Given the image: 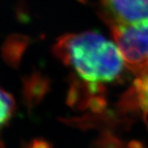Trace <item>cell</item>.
Listing matches in <instances>:
<instances>
[{"label": "cell", "mask_w": 148, "mask_h": 148, "mask_svg": "<svg viewBox=\"0 0 148 148\" xmlns=\"http://www.w3.org/2000/svg\"><path fill=\"white\" fill-rule=\"evenodd\" d=\"M27 41V37L20 35H12L6 40L2 47V57L8 66L14 69L19 66Z\"/></svg>", "instance_id": "cell-7"}, {"label": "cell", "mask_w": 148, "mask_h": 148, "mask_svg": "<svg viewBox=\"0 0 148 148\" xmlns=\"http://www.w3.org/2000/svg\"><path fill=\"white\" fill-rule=\"evenodd\" d=\"M21 96L24 106L31 113L45 99L49 90L50 82L46 77L39 73L33 72L21 79Z\"/></svg>", "instance_id": "cell-5"}, {"label": "cell", "mask_w": 148, "mask_h": 148, "mask_svg": "<svg viewBox=\"0 0 148 148\" xmlns=\"http://www.w3.org/2000/svg\"><path fill=\"white\" fill-rule=\"evenodd\" d=\"M126 148H145L143 144L140 141L132 140L126 145Z\"/></svg>", "instance_id": "cell-14"}, {"label": "cell", "mask_w": 148, "mask_h": 148, "mask_svg": "<svg viewBox=\"0 0 148 148\" xmlns=\"http://www.w3.org/2000/svg\"><path fill=\"white\" fill-rule=\"evenodd\" d=\"M53 52L88 83L113 82L126 68L116 43L96 32L65 35L58 39Z\"/></svg>", "instance_id": "cell-1"}, {"label": "cell", "mask_w": 148, "mask_h": 148, "mask_svg": "<svg viewBox=\"0 0 148 148\" xmlns=\"http://www.w3.org/2000/svg\"><path fill=\"white\" fill-rule=\"evenodd\" d=\"M21 148H53V144L45 138H33L30 142L24 143Z\"/></svg>", "instance_id": "cell-13"}, {"label": "cell", "mask_w": 148, "mask_h": 148, "mask_svg": "<svg viewBox=\"0 0 148 148\" xmlns=\"http://www.w3.org/2000/svg\"><path fill=\"white\" fill-rule=\"evenodd\" d=\"M59 121L69 127L78 128L82 131L99 129L112 132L127 131L132 124V118L122 116L117 112L106 111L102 114L86 113L78 117L59 118Z\"/></svg>", "instance_id": "cell-4"}, {"label": "cell", "mask_w": 148, "mask_h": 148, "mask_svg": "<svg viewBox=\"0 0 148 148\" xmlns=\"http://www.w3.org/2000/svg\"><path fill=\"white\" fill-rule=\"evenodd\" d=\"M90 148H126V144L114 132L106 130L101 131L92 142Z\"/></svg>", "instance_id": "cell-10"}, {"label": "cell", "mask_w": 148, "mask_h": 148, "mask_svg": "<svg viewBox=\"0 0 148 148\" xmlns=\"http://www.w3.org/2000/svg\"><path fill=\"white\" fill-rule=\"evenodd\" d=\"M143 120L145 122V124L147 125V127L148 129V109H146L143 110Z\"/></svg>", "instance_id": "cell-15"}, {"label": "cell", "mask_w": 148, "mask_h": 148, "mask_svg": "<svg viewBox=\"0 0 148 148\" xmlns=\"http://www.w3.org/2000/svg\"><path fill=\"white\" fill-rule=\"evenodd\" d=\"M16 113V102L14 97L0 86V135L13 118ZM0 148L3 144L0 138Z\"/></svg>", "instance_id": "cell-9"}, {"label": "cell", "mask_w": 148, "mask_h": 148, "mask_svg": "<svg viewBox=\"0 0 148 148\" xmlns=\"http://www.w3.org/2000/svg\"><path fill=\"white\" fill-rule=\"evenodd\" d=\"M103 18L112 27H132L148 22V0H99Z\"/></svg>", "instance_id": "cell-3"}, {"label": "cell", "mask_w": 148, "mask_h": 148, "mask_svg": "<svg viewBox=\"0 0 148 148\" xmlns=\"http://www.w3.org/2000/svg\"><path fill=\"white\" fill-rule=\"evenodd\" d=\"M115 112L119 114L122 116L130 117L132 119L139 113L140 109H142L140 99L138 91L133 86L129 87L120 96L115 104Z\"/></svg>", "instance_id": "cell-8"}, {"label": "cell", "mask_w": 148, "mask_h": 148, "mask_svg": "<svg viewBox=\"0 0 148 148\" xmlns=\"http://www.w3.org/2000/svg\"><path fill=\"white\" fill-rule=\"evenodd\" d=\"M110 28L126 68L137 77L148 74V22Z\"/></svg>", "instance_id": "cell-2"}, {"label": "cell", "mask_w": 148, "mask_h": 148, "mask_svg": "<svg viewBox=\"0 0 148 148\" xmlns=\"http://www.w3.org/2000/svg\"><path fill=\"white\" fill-rule=\"evenodd\" d=\"M132 86L138 91L142 110L148 109V74L138 77Z\"/></svg>", "instance_id": "cell-11"}, {"label": "cell", "mask_w": 148, "mask_h": 148, "mask_svg": "<svg viewBox=\"0 0 148 148\" xmlns=\"http://www.w3.org/2000/svg\"><path fill=\"white\" fill-rule=\"evenodd\" d=\"M108 103L104 95H95L90 100L89 108L93 114H102L106 112Z\"/></svg>", "instance_id": "cell-12"}, {"label": "cell", "mask_w": 148, "mask_h": 148, "mask_svg": "<svg viewBox=\"0 0 148 148\" xmlns=\"http://www.w3.org/2000/svg\"><path fill=\"white\" fill-rule=\"evenodd\" d=\"M94 95L88 82L73 78L67 95L66 103L73 110L84 111L89 107Z\"/></svg>", "instance_id": "cell-6"}]
</instances>
